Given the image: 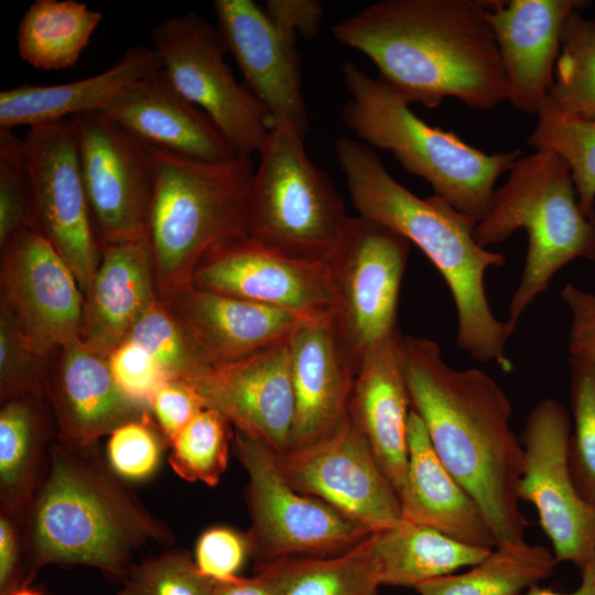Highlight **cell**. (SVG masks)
<instances>
[{
    "mask_svg": "<svg viewBox=\"0 0 595 595\" xmlns=\"http://www.w3.org/2000/svg\"><path fill=\"white\" fill-rule=\"evenodd\" d=\"M108 357L82 339L61 349L45 383L58 441L77 447L96 446L100 437L150 412L121 391Z\"/></svg>",
    "mask_w": 595,
    "mask_h": 595,
    "instance_id": "cell-23",
    "label": "cell"
},
{
    "mask_svg": "<svg viewBox=\"0 0 595 595\" xmlns=\"http://www.w3.org/2000/svg\"><path fill=\"white\" fill-rule=\"evenodd\" d=\"M26 228L36 226L25 144L13 130L0 129V246Z\"/></svg>",
    "mask_w": 595,
    "mask_h": 595,
    "instance_id": "cell-39",
    "label": "cell"
},
{
    "mask_svg": "<svg viewBox=\"0 0 595 595\" xmlns=\"http://www.w3.org/2000/svg\"><path fill=\"white\" fill-rule=\"evenodd\" d=\"M108 361L121 391L148 410L158 390L170 379L143 347L129 339L111 351Z\"/></svg>",
    "mask_w": 595,
    "mask_h": 595,
    "instance_id": "cell-43",
    "label": "cell"
},
{
    "mask_svg": "<svg viewBox=\"0 0 595 595\" xmlns=\"http://www.w3.org/2000/svg\"><path fill=\"white\" fill-rule=\"evenodd\" d=\"M370 534L338 554L285 558L256 566V572L280 595H380Z\"/></svg>",
    "mask_w": 595,
    "mask_h": 595,
    "instance_id": "cell-32",
    "label": "cell"
},
{
    "mask_svg": "<svg viewBox=\"0 0 595 595\" xmlns=\"http://www.w3.org/2000/svg\"><path fill=\"white\" fill-rule=\"evenodd\" d=\"M350 98L342 118L358 141L390 151L409 173L424 178L434 194L476 218L487 213L500 174L509 172L521 150L483 152L454 132L415 116L392 88L353 62L343 65Z\"/></svg>",
    "mask_w": 595,
    "mask_h": 595,
    "instance_id": "cell-7",
    "label": "cell"
},
{
    "mask_svg": "<svg viewBox=\"0 0 595 595\" xmlns=\"http://www.w3.org/2000/svg\"><path fill=\"white\" fill-rule=\"evenodd\" d=\"M122 580L118 595H213L214 589V581L181 550L133 564Z\"/></svg>",
    "mask_w": 595,
    "mask_h": 595,
    "instance_id": "cell-40",
    "label": "cell"
},
{
    "mask_svg": "<svg viewBox=\"0 0 595 595\" xmlns=\"http://www.w3.org/2000/svg\"><path fill=\"white\" fill-rule=\"evenodd\" d=\"M191 284L309 321L332 316L337 306L329 261L294 258L250 237L210 250L195 269Z\"/></svg>",
    "mask_w": 595,
    "mask_h": 595,
    "instance_id": "cell-17",
    "label": "cell"
},
{
    "mask_svg": "<svg viewBox=\"0 0 595 595\" xmlns=\"http://www.w3.org/2000/svg\"><path fill=\"white\" fill-rule=\"evenodd\" d=\"M410 241L375 220L350 217L329 260L337 292L333 315L355 370L367 356L401 336L398 300Z\"/></svg>",
    "mask_w": 595,
    "mask_h": 595,
    "instance_id": "cell-10",
    "label": "cell"
},
{
    "mask_svg": "<svg viewBox=\"0 0 595 595\" xmlns=\"http://www.w3.org/2000/svg\"><path fill=\"white\" fill-rule=\"evenodd\" d=\"M569 376L573 416L569 467L578 494L595 504V368L569 358Z\"/></svg>",
    "mask_w": 595,
    "mask_h": 595,
    "instance_id": "cell-38",
    "label": "cell"
},
{
    "mask_svg": "<svg viewBox=\"0 0 595 595\" xmlns=\"http://www.w3.org/2000/svg\"><path fill=\"white\" fill-rule=\"evenodd\" d=\"M214 12L220 41L246 87L268 108L273 123H286L305 139L309 119L295 41L252 0H215Z\"/></svg>",
    "mask_w": 595,
    "mask_h": 595,
    "instance_id": "cell-19",
    "label": "cell"
},
{
    "mask_svg": "<svg viewBox=\"0 0 595 595\" xmlns=\"http://www.w3.org/2000/svg\"><path fill=\"white\" fill-rule=\"evenodd\" d=\"M398 349L411 409L439 458L480 508L497 547L524 541L523 450L506 393L480 369L450 367L432 339L401 336Z\"/></svg>",
    "mask_w": 595,
    "mask_h": 595,
    "instance_id": "cell-1",
    "label": "cell"
},
{
    "mask_svg": "<svg viewBox=\"0 0 595 595\" xmlns=\"http://www.w3.org/2000/svg\"><path fill=\"white\" fill-rule=\"evenodd\" d=\"M288 483L334 507L371 532L402 519L398 494L349 414L335 432L275 454Z\"/></svg>",
    "mask_w": 595,
    "mask_h": 595,
    "instance_id": "cell-15",
    "label": "cell"
},
{
    "mask_svg": "<svg viewBox=\"0 0 595 595\" xmlns=\"http://www.w3.org/2000/svg\"><path fill=\"white\" fill-rule=\"evenodd\" d=\"M571 419L555 399L530 411L520 442L523 465L517 493L534 506L556 562L582 569L595 553V504L578 494L569 467Z\"/></svg>",
    "mask_w": 595,
    "mask_h": 595,
    "instance_id": "cell-12",
    "label": "cell"
},
{
    "mask_svg": "<svg viewBox=\"0 0 595 595\" xmlns=\"http://www.w3.org/2000/svg\"><path fill=\"white\" fill-rule=\"evenodd\" d=\"M288 344L294 397L289 451L317 442L344 424L355 370L340 343L333 315L307 322Z\"/></svg>",
    "mask_w": 595,
    "mask_h": 595,
    "instance_id": "cell-22",
    "label": "cell"
},
{
    "mask_svg": "<svg viewBox=\"0 0 595 595\" xmlns=\"http://www.w3.org/2000/svg\"><path fill=\"white\" fill-rule=\"evenodd\" d=\"M204 409V402L195 388L182 379L166 380L149 404L155 425L169 445Z\"/></svg>",
    "mask_w": 595,
    "mask_h": 595,
    "instance_id": "cell-45",
    "label": "cell"
},
{
    "mask_svg": "<svg viewBox=\"0 0 595 595\" xmlns=\"http://www.w3.org/2000/svg\"><path fill=\"white\" fill-rule=\"evenodd\" d=\"M560 294L571 312L570 358L595 368V294L572 283L565 284Z\"/></svg>",
    "mask_w": 595,
    "mask_h": 595,
    "instance_id": "cell-46",
    "label": "cell"
},
{
    "mask_svg": "<svg viewBox=\"0 0 595 595\" xmlns=\"http://www.w3.org/2000/svg\"><path fill=\"white\" fill-rule=\"evenodd\" d=\"M493 30L506 79V100L536 113L549 98L567 17L589 4L583 0H489Z\"/></svg>",
    "mask_w": 595,
    "mask_h": 595,
    "instance_id": "cell-20",
    "label": "cell"
},
{
    "mask_svg": "<svg viewBox=\"0 0 595 595\" xmlns=\"http://www.w3.org/2000/svg\"><path fill=\"white\" fill-rule=\"evenodd\" d=\"M288 342L212 366L188 381L205 408L275 454L288 451L294 418Z\"/></svg>",
    "mask_w": 595,
    "mask_h": 595,
    "instance_id": "cell-18",
    "label": "cell"
},
{
    "mask_svg": "<svg viewBox=\"0 0 595 595\" xmlns=\"http://www.w3.org/2000/svg\"><path fill=\"white\" fill-rule=\"evenodd\" d=\"M1 250V305L30 346L46 357L82 339L84 293L51 241L26 228Z\"/></svg>",
    "mask_w": 595,
    "mask_h": 595,
    "instance_id": "cell-16",
    "label": "cell"
},
{
    "mask_svg": "<svg viewBox=\"0 0 595 595\" xmlns=\"http://www.w3.org/2000/svg\"><path fill=\"white\" fill-rule=\"evenodd\" d=\"M158 296L149 240L102 245L84 294L82 340L109 356Z\"/></svg>",
    "mask_w": 595,
    "mask_h": 595,
    "instance_id": "cell-26",
    "label": "cell"
},
{
    "mask_svg": "<svg viewBox=\"0 0 595 595\" xmlns=\"http://www.w3.org/2000/svg\"><path fill=\"white\" fill-rule=\"evenodd\" d=\"M549 100L564 117L595 120V20L580 10L563 25Z\"/></svg>",
    "mask_w": 595,
    "mask_h": 595,
    "instance_id": "cell-34",
    "label": "cell"
},
{
    "mask_svg": "<svg viewBox=\"0 0 595 595\" xmlns=\"http://www.w3.org/2000/svg\"><path fill=\"white\" fill-rule=\"evenodd\" d=\"M521 595H595V553L581 569V583L571 593H559L551 588L533 585Z\"/></svg>",
    "mask_w": 595,
    "mask_h": 595,
    "instance_id": "cell-50",
    "label": "cell"
},
{
    "mask_svg": "<svg viewBox=\"0 0 595 595\" xmlns=\"http://www.w3.org/2000/svg\"><path fill=\"white\" fill-rule=\"evenodd\" d=\"M401 336L371 353L360 364L348 410L397 494L407 469L408 420L411 411L399 358Z\"/></svg>",
    "mask_w": 595,
    "mask_h": 595,
    "instance_id": "cell-28",
    "label": "cell"
},
{
    "mask_svg": "<svg viewBox=\"0 0 595 595\" xmlns=\"http://www.w3.org/2000/svg\"><path fill=\"white\" fill-rule=\"evenodd\" d=\"M101 20L99 11L76 0H35L19 24V54L37 69L74 67Z\"/></svg>",
    "mask_w": 595,
    "mask_h": 595,
    "instance_id": "cell-31",
    "label": "cell"
},
{
    "mask_svg": "<svg viewBox=\"0 0 595 595\" xmlns=\"http://www.w3.org/2000/svg\"><path fill=\"white\" fill-rule=\"evenodd\" d=\"M338 42L369 57L409 105L454 97L476 110L506 100V79L483 0H382L337 22Z\"/></svg>",
    "mask_w": 595,
    "mask_h": 595,
    "instance_id": "cell-2",
    "label": "cell"
},
{
    "mask_svg": "<svg viewBox=\"0 0 595 595\" xmlns=\"http://www.w3.org/2000/svg\"><path fill=\"white\" fill-rule=\"evenodd\" d=\"M35 226L72 269L85 294L101 257L72 118L29 128L23 138Z\"/></svg>",
    "mask_w": 595,
    "mask_h": 595,
    "instance_id": "cell-14",
    "label": "cell"
},
{
    "mask_svg": "<svg viewBox=\"0 0 595 595\" xmlns=\"http://www.w3.org/2000/svg\"><path fill=\"white\" fill-rule=\"evenodd\" d=\"M41 396L1 401L0 511L22 521L44 477L54 440Z\"/></svg>",
    "mask_w": 595,
    "mask_h": 595,
    "instance_id": "cell-29",
    "label": "cell"
},
{
    "mask_svg": "<svg viewBox=\"0 0 595 595\" xmlns=\"http://www.w3.org/2000/svg\"><path fill=\"white\" fill-rule=\"evenodd\" d=\"M518 229L526 230L528 249L505 321L508 338L558 271L578 258L595 261V215L582 210L570 167L552 151L536 150L516 161L474 237L486 248Z\"/></svg>",
    "mask_w": 595,
    "mask_h": 595,
    "instance_id": "cell-6",
    "label": "cell"
},
{
    "mask_svg": "<svg viewBox=\"0 0 595 595\" xmlns=\"http://www.w3.org/2000/svg\"><path fill=\"white\" fill-rule=\"evenodd\" d=\"M232 445L248 475L246 533L256 566L292 556L345 552L370 533L325 501L299 491L282 475L275 453L235 430Z\"/></svg>",
    "mask_w": 595,
    "mask_h": 595,
    "instance_id": "cell-9",
    "label": "cell"
},
{
    "mask_svg": "<svg viewBox=\"0 0 595 595\" xmlns=\"http://www.w3.org/2000/svg\"><path fill=\"white\" fill-rule=\"evenodd\" d=\"M170 446L149 413L117 428L106 445V461L125 482H142L160 466L162 454Z\"/></svg>",
    "mask_w": 595,
    "mask_h": 595,
    "instance_id": "cell-41",
    "label": "cell"
},
{
    "mask_svg": "<svg viewBox=\"0 0 595 595\" xmlns=\"http://www.w3.org/2000/svg\"><path fill=\"white\" fill-rule=\"evenodd\" d=\"M537 125L528 138L536 150L556 153L567 164L582 210L595 215V120L564 117L549 98L537 112Z\"/></svg>",
    "mask_w": 595,
    "mask_h": 595,
    "instance_id": "cell-35",
    "label": "cell"
},
{
    "mask_svg": "<svg viewBox=\"0 0 595 595\" xmlns=\"http://www.w3.org/2000/svg\"><path fill=\"white\" fill-rule=\"evenodd\" d=\"M335 155L358 215L414 244L443 277L456 309L458 347L479 363H496L509 370L505 322L494 316L485 290L487 270L504 266L506 259L476 242L478 220L435 194L414 195L364 142L339 138Z\"/></svg>",
    "mask_w": 595,
    "mask_h": 595,
    "instance_id": "cell-4",
    "label": "cell"
},
{
    "mask_svg": "<svg viewBox=\"0 0 595 595\" xmlns=\"http://www.w3.org/2000/svg\"><path fill=\"white\" fill-rule=\"evenodd\" d=\"M43 356L28 343L13 317L0 306V400L45 393Z\"/></svg>",
    "mask_w": 595,
    "mask_h": 595,
    "instance_id": "cell-42",
    "label": "cell"
},
{
    "mask_svg": "<svg viewBox=\"0 0 595 595\" xmlns=\"http://www.w3.org/2000/svg\"><path fill=\"white\" fill-rule=\"evenodd\" d=\"M127 339L143 347L170 379L190 381L209 368L159 296L141 315Z\"/></svg>",
    "mask_w": 595,
    "mask_h": 595,
    "instance_id": "cell-37",
    "label": "cell"
},
{
    "mask_svg": "<svg viewBox=\"0 0 595 595\" xmlns=\"http://www.w3.org/2000/svg\"><path fill=\"white\" fill-rule=\"evenodd\" d=\"M398 497L404 521L470 545L497 547L480 508L439 458L422 420L412 409L407 469Z\"/></svg>",
    "mask_w": 595,
    "mask_h": 595,
    "instance_id": "cell-25",
    "label": "cell"
},
{
    "mask_svg": "<svg viewBox=\"0 0 595 595\" xmlns=\"http://www.w3.org/2000/svg\"><path fill=\"white\" fill-rule=\"evenodd\" d=\"M72 120L101 245L148 240L153 190L150 145L104 111Z\"/></svg>",
    "mask_w": 595,
    "mask_h": 595,
    "instance_id": "cell-13",
    "label": "cell"
},
{
    "mask_svg": "<svg viewBox=\"0 0 595 595\" xmlns=\"http://www.w3.org/2000/svg\"><path fill=\"white\" fill-rule=\"evenodd\" d=\"M248 556L250 548L246 533L228 527H213L199 536L194 562L204 576L224 581L237 576Z\"/></svg>",
    "mask_w": 595,
    "mask_h": 595,
    "instance_id": "cell-44",
    "label": "cell"
},
{
    "mask_svg": "<svg viewBox=\"0 0 595 595\" xmlns=\"http://www.w3.org/2000/svg\"><path fill=\"white\" fill-rule=\"evenodd\" d=\"M145 143L207 162L236 158L209 117L184 98L161 68L118 96L104 111Z\"/></svg>",
    "mask_w": 595,
    "mask_h": 595,
    "instance_id": "cell-24",
    "label": "cell"
},
{
    "mask_svg": "<svg viewBox=\"0 0 595 595\" xmlns=\"http://www.w3.org/2000/svg\"><path fill=\"white\" fill-rule=\"evenodd\" d=\"M25 583L21 521L0 511V595Z\"/></svg>",
    "mask_w": 595,
    "mask_h": 595,
    "instance_id": "cell-48",
    "label": "cell"
},
{
    "mask_svg": "<svg viewBox=\"0 0 595 595\" xmlns=\"http://www.w3.org/2000/svg\"><path fill=\"white\" fill-rule=\"evenodd\" d=\"M271 21L289 37L316 36L323 19V6L316 0H268L266 8Z\"/></svg>",
    "mask_w": 595,
    "mask_h": 595,
    "instance_id": "cell-47",
    "label": "cell"
},
{
    "mask_svg": "<svg viewBox=\"0 0 595 595\" xmlns=\"http://www.w3.org/2000/svg\"><path fill=\"white\" fill-rule=\"evenodd\" d=\"M162 68L153 47L128 48L106 71L57 85L21 84L0 93V129L29 128L105 111L125 90Z\"/></svg>",
    "mask_w": 595,
    "mask_h": 595,
    "instance_id": "cell-27",
    "label": "cell"
},
{
    "mask_svg": "<svg viewBox=\"0 0 595 595\" xmlns=\"http://www.w3.org/2000/svg\"><path fill=\"white\" fill-rule=\"evenodd\" d=\"M159 299L181 323L209 367L285 343L311 322L281 309L193 284Z\"/></svg>",
    "mask_w": 595,
    "mask_h": 595,
    "instance_id": "cell-21",
    "label": "cell"
},
{
    "mask_svg": "<svg viewBox=\"0 0 595 595\" xmlns=\"http://www.w3.org/2000/svg\"><path fill=\"white\" fill-rule=\"evenodd\" d=\"M553 552L526 541L494 548L464 573L418 584L419 595H521L549 577L556 565Z\"/></svg>",
    "mask_w": 595,
    "mask_h": 595,
    "instance_id": "cell-33",
    "label": "cell"
},
{
    "mask_svg": "<svg viewBox=\"0 0 595 595\" xmlns=\"http://www.w3.org/2000/svg\"><path fill=\"white\" fill-rule=\"evenodd\" d=\"M370 538L381 586L414 588L422 582L473 566L493 550L404 520L372 532Z\"/></svg>",
    "mask_w": 595,
    "mask_h": 595,
    "instance_id": "cell-30",
    "label": "cell"
},
{
    "mask_svg": "<svg viewBox=\"0 0 595 595\" xmlns=\"http://www.w3.org/2000/svg\"><path fill=\"white\" fill-rule=\"evenodd\" d=\"M259 155L248 196V237L294 258L329 261L350 219L332 178L286 123H273Z\"/></svg>",
    "mask_w": 595,
    "mask_h": 595,
    "instance_id": "cell-8",
    "label": "cell"
},
{
    "mask_svg": "<svg viewBox=\"0 0 595 595\" xmlns=\"http://www.w3.org/2000/svg\"><path fill=\"white\" fill-rule=\"evenodd\" d=\"M150 145V144H149ZM153 190L149 220L158 295L191 284L214 248L248 237L251 159L207 162L150 145Z\"/></svg>",
    "mask_w": 595,
    "mask_h": 595,
    "instance_id": "cell-5",
    "label": "cell"
},
{
    "mask_svg": "<svg viewBox=\"0 0 595 595\" xmlns=\"http://www.w3.org/2000/svg\"><path fill=\"white\" fill-rule=\"evenodd\" d=\"M7 595H43L41 592L31 587V585H21Z\"/></svg>",
    "mask_w": 595,
    "mask_h": 595,
    "instance_id": "cell-51",
    "label": "cell"
},
{
    "mask_svg": "<svg viewBox=\"0 0 595 595\" xmlns=\"http://www.w3.org/2000/svg\"><path fill=\"white\" fill-rule=\"evenodd\" d=\"M44 477L21 521L25 583L46 565H83L123 578L141 548L172 530L137 499L97 445L50 443Z\"/></svg>",
    "mask_w": 595,
    "mask_h": 595,
    "instance_id": "cell-3",
    "label": "cell"
},
{
    "mask_svg": "<svg viewBox=\"0 0 595 595\" xmlns=\"http://www.w3.org/2000/svg\"><path fill=\"white\" fill-rule=\"evenodd\" d=\"M213 595H280L274 585L262 574L252 577L234 576L214 581Z\"/></svg>",
    "mask_w": 595,
    "mask_h": 595,
    "instance_id": "cell-49",
    "label": "cell"
},
{
    "mask_svg": "<svg viewBox=\"0 0 595 595\" xmlns=\"http://www.w3.org/2000/svg\"><path fill=\"white\" fill-rule=\"evenodd\" d=\"M232 437L230 423L205 408L171 442L169 463L187 482L216 486L227 468Z\"/></svg>",
    "mask_w": 595,
    "mask_h": 595,
    "instance_id": "cell-36",
    "label": "cell"
},
{
    "mask_svg": "<svg viewBox=\"0 0 595 595\" xmlns=\"http://www.w3.org/2000/svg\"><path fill=\"white\" fill-rule=\"evenodd\" d=\"M151 39L171 84L209 117L236 156L259 154L273 127L272 117L235 79L216 26L190 12L158 24Z\"/></svg>",
    "mask_w": 595,
    "mask_h": 595,
    "instance_id": "cell-11",
    "label": "cell"
}]
</instances>
